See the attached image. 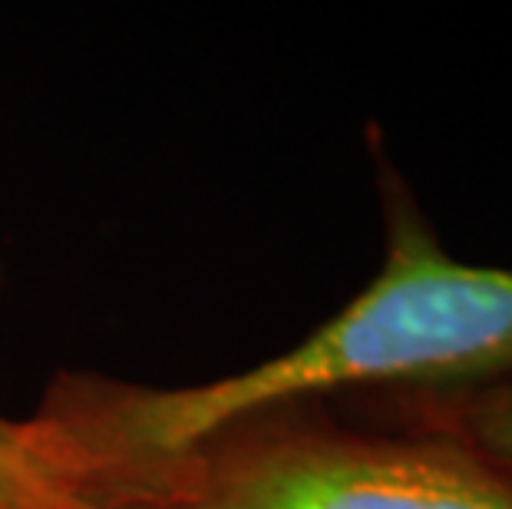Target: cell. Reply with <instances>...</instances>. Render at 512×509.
<instances>
[{
	"label": "cell",
	"instance_id": "obj_4",
	"mask_svg": "<svg viewBox=\"0 0 512 509\" xmlns=\"http://www.w3.org/2000/svg\"><path fill=\"white\" fill-rule=\"evenodd\" d=\"M410 417L417 427L453 433L512 473V374L460 391L410 394Z\"/></svg>",
	"mask_w": 512,
	"mask_h": 509
},
{
	"label": "cell",
	"instance_id": "obj_3",
	"mask_svg": "<svg viewBox=\"0 0 512 509\" xmlns=\"http://www.w3.org/2000/svg\"><path fill=\"white\" fill-rule=\"evenodd\" d=\"M0 509H100L63 467L34 417H0Z\"/></svg>",
	"mask_w": 512,
	"mask_h": 509
},
{
	"label": "cell",
	"instance_id": "obj_2",
	"mask_svg": "<svg viewBox=\"0 0 512 509\" xmlns=\"http://www.w3.org/2000/svg\"><path fill=\"white\" fill-rule=\"evenodd\" d=\"M90 493L100 509H512V473L443 430H351L288 407Z\"/></svg>",
	"mask_w": 512,
	"mask_h": 509
},
{
	"label": "cell",
	"instance_id": "obj_1",
	"mask_svg": "<svg viewBox=\"0 0 512 509\" xmlns=\"http://www.w3.org/2000/svg\"><path fill=\"white\" fill-rule=\"evenodd\" d=\"M387 252L374 281L291 351L195 387L60 377L34 424L86 493L245 420L387 387L433 394L512 374V268L446 255L394 169H380ZM93 496V493H90Z\"/></svg>",
	"mask_w": 512,
	"mask_h": 509
}]
</instances>
